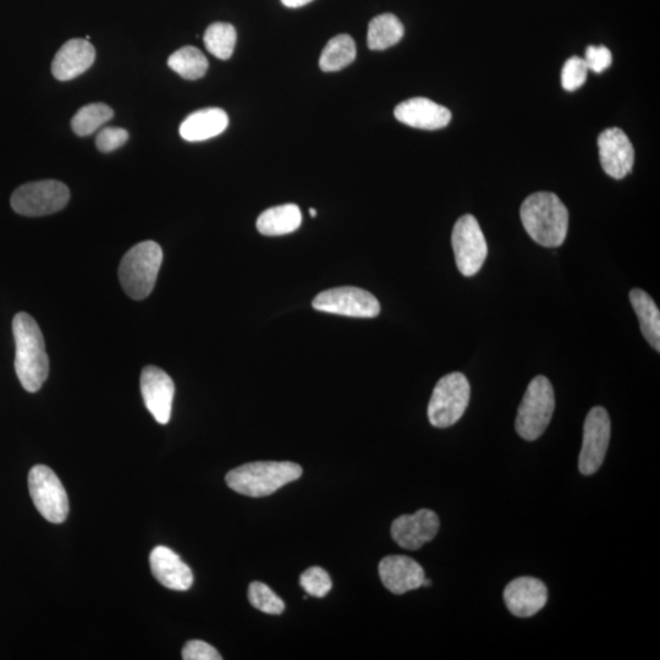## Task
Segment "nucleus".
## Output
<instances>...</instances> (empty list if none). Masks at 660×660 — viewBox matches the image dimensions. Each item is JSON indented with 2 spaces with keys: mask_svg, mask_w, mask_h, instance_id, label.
Instances as JSON below:
<instances>
[{
  "mask_svg": "<svg viewBox=\"0 0 660 660\" xmlns=\"http://www.w3.org/2000/svg\"><path fill=\"white\" fill-rule=\"evenodd\" d=\"M96 51L87 40L75 38L63 44L55 55L52 73L59 81H70L80 76L95 63Z\"/></svg>",
  "mask_w": 660,
  "mask_h": 660,
  "instance_id": "obj_19",
  "label": "nucleus"
},
{
  "mask_svg": "<svg viewBox=\"0 0 660 660\" xmlns=\"http://www.w3.org/2000/svg\"><path fill=\"white\" fill-rule=\"evenodd\" d=\"M128 140V131L121 128H106L97 135L96 145L99 151L109 153L123 147Z\"/></svg>",
  "mask_w": 660,
  "mask_h": 660,
  "instance_id": "obj_31",
  "label": "nucleus"
},
{
  "mask_svg": "<svg viewBox=\"0 0 660 660\" xmlns=\"http://www.w3.org/2000/svg\"><path fill=\"white\" fill-rule=\"evenodd\" d=\"M169 68L185 80H198L205 76L208 70V60L200 49L187 46L170 55Z\"/></svg>",
  "mask_w": 660,
  "mask_h": 660,
  "instance_id": "obj_25",
  "label": "nucleus"
},
{
  "mask_svg": "<svg viewBox=\"0 0 660 660\" xmlns=\"http://www.w3.org/2000/svg\"><path fill=\"white\" fill-rule=\"evenodd\" d=\"M356 59V43L349 35H338L332 38L324 47L319 58V68L324 73H335L354 63Z\"/></svg>",
  "mask_w": 660,
  "mask_h": 660,
  "instance_id": "obj_24",
  "label": "nucleus"
},
{
  "mask_svg": "<svg viewBox=\"0 0 660 660\" xmlns=\"http://www.w3.org/2000/svg\"><path fill=\"white\" fill-rule=\"evenodd\" d=\"M599 159L605 173L614 179H624L635 162L634 146L623 130L607 129L598 137Z\"/></svg>",
  "mask_w": 660,
  "mask_h": 660,
  "instance_id": "obj_13",
  "label": "nucleus"
},
{
  "mask_svg": "<svg viewBox=\"0 0 660 660\" xmlns=\"http://www.w3.org/2000/svg\"><path fill=\"white\" fill-rule=\"evenodd\" d=\"M471 387L465 374H447L437 383L428 405V420L437 428H448L464 416L470 404Z\"/></svg>",
  "mask_w": 660,
  "mask_h": 660,
  "instance_id": "obj_6",
  "label": "nucleus"
},
{
  "mask_svg": "<svg viewBox=\"0 0 660 660\" xmlns=\"http://www.w3.org/2000/svg\"><path fill=\"white\" fill-rule=\"evenodd\" d=\"M431 585H432V581L426 579V577H425V580H423V582H422V587H429Z\"/></svg>",
  "mask_w": 660,
  "mask_h": 660,
  "instance_id": "obj_35",
  "label": "nucleus"
},
{
  "mask_svg": "<svg viewBox=\"0 0 660 660\" xmlns=\"http://www.w3.org/2000/svg\"><path fill=\"white\" fill-rule=\"evenodd\" d=\"M302 476V467L290 461L250 462L228 472L225 481L234 492L246 497L262 498Z\"/></svg>",
  "mask_w": 660,
  "mask_h": 660,
  "instance_id": "obj_3",
  "label": "nucleus"
},
{
  "mask_svg": "<svg viewBox=\"0 0 660 660\" xmlns=\"http://www.w3.org/2000/svg\"><path fill=\"white\" fill-rule=\"evenodd\" d=\"M15 371L19 381L29 393H36L47 381L49 359L43 334L29 313L19 312L14 317Z\"/></svg>",
  "mask_w": 660,
  "mask_h": 660,
  "instance_id": "obj_1",
  "label": "nucleus"
},
{
  "mask_svg": "<svg viewBox=\"0 0 660 660\" xmlns=\"http://www.w3.org/2000/svg\"><path fill=\"white\" fill-rule=\"evenodd\" d=\"M313 2V0H282V3L286 8H301L305 7L308 3Z\"/></svg>",
  "mask_w": 660,
  "mask_h": 660,
  "instance_id": "obj_34",
  "label": "nucleus"
},
{
  "mask_svg": "<svg viewBox=\"0 0 660 660\" xmlns=\"http://www.w3.org/2000/svg\"><path fill=\"white\" fill-rule=\"evenodd\" d=\"M141 394L147 410L161 425H167L172 416L175 385L167 372L156 366H147L141 373Z\"/></svg>",
  "mask_w": 660,
  "mask_h": 660,
  "instance_id": "obj_12",
  "label": "nucleus"
},
{
  "mask_svg": "<svg viewBox=\"0 0 660 660\" xmlns=\"http://www.w3.org/2000/svg\"><path fill=\"white\" fill-rule=\"evenodd\" d=\"M585 63L588 70L601 74L612 65V53L604 46H590L586 49Z\"/></svg>",
  "mask_w": 660,
  "mask_h": 660,
  "instance_id": "obj_32",
  "label": "nucleus"
},
{
  "mask_svg": "<svg viewBox=\"0 0 660 660\" xmlns=\"http://www.w3.org/2000/svg\"><path fill=\"white\" fill-rule=\"evenodd\" d=\"M300 585L310 596L323 598L332 590L333 582L326 570L313 566L300 576Z\"/></svg>",
  "mask_w": 660,
  "mask_h": 660,
  "instance_id": "obj_29",
  "label": "nucleus"
},
{
  "mask_svg": "<svg viewBox=\"0 0 660 660\" xmlns=\"http://www.w3.org/2000/svg\"><path fill=\"white\" fill-rule=\"evenodd\" d=\"M312 306L317 311L355 318H374L381 313L377 297L354 286L323 291L315 297Z\"/></svg>",
  "mask_w": 660,
  "mask_h": 660,
  "instance_id": "obj_10",
  "label": "nucleus"
},
{
  "mask_svg": "<svg viewBox=\"0 0 660 660\" xmlns=\"http://www.w3.org/2000/svg\"><path fill=\"white\" fill-rule=\"evenodd\" d=\"M451 244L456 266L462 275L472 277L481 271L488 255V246L480 223L475 217L466 214L455 223Z\"/></svg>",
  "mask_w": 660,
  "mask_h": 660,
  "instance_id": "obj_9",
  "label": "nucleus"
},
{
  "mask_svg": "<svg viewBox=\"0 0 660 660\" xmlns=\"http://www.w3.org/2000/svg\"><path fill=\"white\" fill-rule=\"evenodd\" d=\"M404 32V25L395 15H378L368 25V48L372 51H384L393 47L404 37Z\"/></svg>",
  "mask_w": 660,
  "mask_h": 660,
  "instance_id": "obj_23",
  "label": "nucleus"
},
{
  "mask_svg": "<svg viewBox=\"0 0 660 660\" xmlns=\"http://www.w3.org/2000/svg\"><path fill=\"white\" fill-rule=\"evenodd\" d=\"M522 224L537 244L559 247L568 235L569 211L552 192H536L521 206Z\"/></svg>",
  "mask_w": 660,
  "mask_h": 660,
  "instance_id": "obj_2",
  "label": "nucleus"
},
{
  "mask_svg": "<svg viewBox=\"0 0 660 660\" xmlns=\"http://www.w3.org/2000/svg\"><path fill=\"white\" fill-rule=\"evenodd\" d=\"M114 117L113 109L104 103H91L82 107L71 120L77 136H90Z\"/></svg>",
  "mask_w": 660,
  "mask_h": 660,
  "instance_id": "obj_27",
  "label": "nucleus"
},
{
  "mask_svg": "<svg viewBox=\"0 0 660 660\" xmlns=\"http://www.w3.org/2000/svg\"><path fill=\"white\" fill-rule=\"evenodd\" d=\"M394 115L400 123L429 131L443 129L451 120V112L448 108L422 97L407 99L400 103L395 108Z\"/></svg>",
  "mask_w": 660,
  "mask_h": 660,
  "instance_id": "obj_17",
  "label": "nucleus"
},
{
  "mask_svg": "<svg viewBox=\"0 0 660 660\" xmlns=\"http://www.w3.org/2000/svg\"><path fill=\"white\" fill-rule=\"evenodd\" d=\"M249 601L252 607L269 615H280L284 613L285 604L271 588L262 582H252L249 587Z\"/></svg>",
  "mask_w": 660,
  "mask_h": 660,
  "instance_id": "obj_28",
  "label": "nucleus"
},
{
  "mask_svg": "<svg viewBox=\"0 0 660 660\" xmlns=\"http://www.w3.org/2000/svg\"><path fill=\"white\" fill-rule=\"evenodd\" d=\"M29 491L40 514L52 524H63L69 514V498L54 471L37 465L29 473Z\"/></svg>",
  "mask_w": 660,
  "mask_h": 660,
  "instance_id": "obj_8",
  "label": "nucleus"
},
{
  "mask_svg": "<svg viewBox=\"0 0 660 660\" xmlns=\"http://www.w3.org/2000/svg\"><path fill=\"white\" fill-rule=\"evenodd\" d=\"M555 396L552 383L544 376L532 379L517 411L516 432L525 440L542 436L552 420Z\"/></svg>",
  "mask_w": 660,
  "mask_h": 660,
  "instance_id": "obj_5",
  "label": "nucleus"
},
{
  "mask_svg": "<svg viewBox=\"0 0 660 660\" xmlns=\"http://www.w3.org/2000/svg\"><path fill=\"white\" fill-rule=\"evenodd\" d=\"M439 517L428 509L418 510L414 515H403L392 525V537L401 548L417 550L433 541L438 535Z\"/></svg>",
  "mask_w": 660,
  "mask_h": 660,
  "instance_id": "obj_14",
  "label": "nucleus"
},
{
  "mask_svg": "<svg viewBox=\"0 0 660 660\" xmlns=\"http://www.w3.org/2000/svg\"><path fill=\"white\" fill-rule=\"evenodd\" d=\"M630 301L635 313L640 319L643 337L658 352L660 351V312L656 302L646 291L631 290Z\"/></svg>",
  "mask_w": 660,
  "mask_h": 660,
  "instance_id": "obj_22",
  "label": "nucleus"
},
{
  "mask_svg": "<svg viewBox=\"0 0 660 660\" xmlns=\"http://www.w3.org/2000/svg\"><path fill=\"white\" fill-rule=\"evenodd\" d=\"M184 660H222L216 648L207 642L192 640L186 643L183 649Z\"/></svg>",
  "mask_w": 660,
  "mask_h": 660,
  "instance_id": "obj_33",
  "label": "nucleus"
},
{
  "mask_svg": "<svg viewBox=\"0 0 660 660\" xmlns=\"http://www.w3.org/2000/svg\"><path fill=\"white\" fill-rule=\"evenodd\" d=\"M504 602L511 614L531 618L546 607L547 586L535 577H517L505 587Z\"/></svg>",
  "mask_w": 660,
  "mask_h": 660,
  "instance_id": "obj_15",
  "label": "nucleus"
},
{
  "mask_svg": "<svg viewBox=\"0 0 660 660\" xmlns=\"http://www.w3.org/2000/svg\"><path fill=\"white\" fill-rule=\"evenodd\" d=\"M302 213L294 203L267 209L257 219L256 227L262 235L280 236L300 228Z\"/></svg>",
  "mask_w": 660,
  "mask_h": 660,
  "instance_id": "obj_21",
  "label": "nucleus"
},
{
  "mask_svg": "<svg viewBox=\"0 0 660 660\" xmlns=\"http://www.w3.org/2000/svg\"><path fill=\"white\" fill-rule=\"evenodd\" d=\"M612 423L607 410L597 406L588 412L583 426V442L580 454L579 469L582 475L591 476L596 473L607 455Z\"/></svg>",
  "mask_w": 660,
  "mask_h": 660,
  "instance_id": "obj_11",
  "label": "nucleus"
},
{
  "mask_svg": "<svg viewBox=\"0 0 660 660\" xmlns=\"http://www.w3.org/2000/svg\"><path fill=\"white\" fill-rule=\"evenodd\" d=\"M378 572L384 587L394 594L417 590L426 577L422 566L405 555L385 557L379 563Z\"/></svg>",
  "mask_w": 660,
  "mask_h": 660,
  "instance_id": "obj_16",
  "label": "nucleus"
},
{
  "mask_svg": "<svg viewBox=\"0 0 660 660\" xmlns=\"http://www.w3.org/2000/svg\"><path fill=\"white\" fill-rule=\"evenodd\" d=\"M228 114L223 109L206 108L191 113L180 125V136L185 141L201 142L213 139L228 128Z\"/></svg>",
  "mask_w": 660,
  "mask_h": 660,
  "instance_id": "obj_20",
  "label": "nucleus"
},
{
  "mask_svg": "<svg viewBox=\"0 0 660 660\" xmlns=\"http://www.w3.org/2000/svg\"><path fill=\"white\" fill-rule=\"evenodd\" d=\"M588 71L590 70L582 58L571 57L566 60L563 71H561V85L564 90L568 92L579 90L587 80Z\"/></svg>",
  "mask_w": 660,
  "mask_h": 660,
  "instance_id": "obj_30",
  "label": "nucleus"
},
{
  "mask_svg": "<svg viewBox=\"0 0 660 660\" xmlns=\"http://www.w3.org/2000/svg\"><path fill=\"white\" fill-rule=\"evenodd\" d=\"M235 27L227 22H214L203 36L207 51L214 57L227 60L233 55L236 44Z\"/></svg>",
  "mask_w": 660,
  "mask_h": 660,
  "instance_id": "obj_26",
  "label": "nucleus"
},
{
  "mask_svg": "<svg viewBox=\"0 0 660 660\" xmlns=\"http://www.w3.org/2000/svg\"><path fill=\"white\" fill-rule=\"evenodd\" d=\"M310 214H311V217L316 218V216H317V211H316V209H315V208H311V209H310Z\"/></svg>",
  "mask_w": 660,
  "mask_h": 660,
  "instance_id": "obj_36",
  "label": "nucleus"
},
{
  "mask_svg": "<svg viewBox=\"0 0 660 660\" xmlns=\"http://www.w3.org/2000/svg\"><path fill=\"white\" fill-rule=\"evenodd\" d=\"M69 200L68 186L57 180H42L20 186L10 203L20 216L43 217L62 211Z\"/></svg>",
  "mask_w": 660,
  "mask_h": 660,
  "instance_id": "obj_7",
  "label": "nucleus"
},
{
  "mask_svg": "<svg viewBox=\"0 0 660 660\" xmlns=\"http://www.w3.org/2000/svg\"><path fill=\"white\" fill-rule=\"evenodd\" d=\"M151 571L164 587L174 591H187L194 585V574L174 550L158 546L150 555Z\"/></svg>",
  "mask_w": 660,
  "mask_h": 660,
  "instance_id": "obj_18",
  "label": "nucleus"
},
{
  "mask_svg": "<svg viewBox=\"0 0 660 660\" xmlns=\"http://www.w3.org/2000/svg\"><path fill=\"white\" fill-rule=\"evenodd\" d=\"M163 263L162 247L154 241H143L126 252L119 267L121 288L134 300L150 296Z\"/></svg>",
  "mask_w": 660,
  "mask_h": 660,
  "instance_id": "obj_4",
  "label": "nucleus"
}]
</instances>
